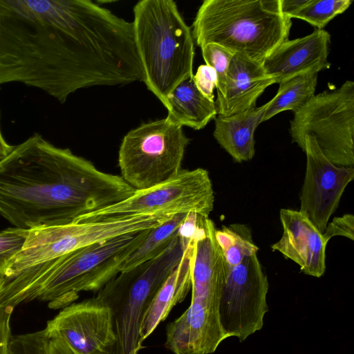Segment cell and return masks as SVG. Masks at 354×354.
Wrapping results in <instances>:
<instances>
[{
    "label": "cell",
    "instance_id": "obj_23",
    "mask_svg": "<svg viewBox=\"0 0 354 354\" xmlns=\"http://www.w3.org/2000/svg\"><path fill=\"white\" fill-rule=\"evenodd\" d=\"M188 214H174L163 223L152 228L143 243L124 262L120 272L129 270L163 253L180 234Z\"/></svg>",
    "mask_w": 354,
    "mask_h": 354
},
{
    "label": "cell",
    "instance_id": "obj_17",
    "mask_svg": "<svg viewBox=\"0 0 354 354\" xmlns=\"http://www.w3.org/2000/svg\"><path fill=\"white\" fill-rule=\"evenodd\" d=\"M283 227L281 239L271 245L286 258L299 266L306 274L322 277L326 270V248L328 242L317 227L300 212L281 209Z\"/></svg>",
    "mask_w": 354,
    "mask_h": 354
},
{
    "label": "cell",
    "instance_id": "obj_27",
    "mask_svg": "<svg viewBox=\"0 0 354 354\" xmlns=\"http://www.w3.org/2000/svg\"><path fill=\"white\" fill-rule=\"evenodd\" d=\"M28 229L8 227L0 231V268L22 248Z\"/></svg>",
    "mask_w": 354,
    "mask_h": 354
},
{
    "label": "cell",
    "instance_id": "obj_22",
    "mask_svg": "<svg viewBox=\"0 0 354 354\" xmlns=\"http://www.w3.org/2000/svg\"><path fill=\"white\" fill-rule=\"evenodd\" d=\"M317 73H308L281 82L276 95L268 102L262 122L280 112L300 109L314 95L317 84Z\"/></svg>",
    "mask_w": 354,
    "mask_h": 354
},
{
    "label": "cell",
    "instance_id": "obj_24",
    "mask_svg": "<svg viewBox=\"0 0 354 354\" xmlns=\"http://www.w3.org/2000/svg\"><path fill=\"white\" fill-rule=\"evenodd\" d=\"M215 237L228 268L239 264L245 258L257 254L259 248L254 243L250 228L245 224L234 223L216 230Z\"/></svg>",
    "mask_w": 354,
    "mask_h": 354
},
{
    "label": "cell",
    "instance_id": "obj_15",
    "mask_svg": "<svg viewBox=\"0 0 354 354\" xmlns=\"http://www.w3.org/2000/svg\"><path fill=\"white\" fill-rule=\"evenodd\" d=\"M330 44V34L324 29H316L306 36L284 41L261 64L274 84L308 73H318L330 66L328 60Z\"/></svg>",
    "mask_w": 354,
    "mask_h": 354
},
{
    "label": "cell",
    "instance_id": "obj_10",
    "mask_svg": "<svg viewBox=\"0 0 354 354\" xmlns=\"http://www.w3.org/2000/svg\"><path fill=\"white\" fill-rule=\"evenodd\" d=\"M214 193L208 171L203 168L182 169L170 179L155 186L135 190L129 198L84 214L73 221L91 222L135 214H190L209 217Z\"/></svg>",
    "mask_w": 354,
    "mask_h": 354
},
{
    "label": "cell",
    "instance_id": "obj_31",
    "mask_svg": "<svg viewBox=\"0 0 354 354\" xmlns=\"http://www.w3.org/2000/svg\"><path fill=\"white\" fill-rule=\"evenodd\" d=\"M310 0H279L281 13L291 19L308 3Z\"/></svg>",
    "mask_w": 354,
    "mask_h": 354
},
{
    "label": "cell",
    "instance_id": "obj_19",
    "mask_svg": "<svg viewBox=\"0 0 354 354\" xmlns=\"http://www.w3.org/2000/svg\"><path fill=\"white\" fill-rule=\"evenodd\" d=\"M193 247L192 236L178 265L167 278L145 310L139 328L142 343L168 317L171 309L185 299L190 290Z\"/></svg>",
    "mask_w": 354,
    "mask_h": 354
},
{
    "label": "cell",
    "instance_id": "obj_26",
    "mask_svg": "<svg viewBox=\"0 0 354 354\" xmlns=\"http://www.w3.org/2000/svg\"><path fill=\"white\" fill-rule=\"evenodd\" d=\"M201 48L205 64L213 68L216 73L217 97L221 96L224 93L226 76L234 53L215 44H205Z\"/></svg>",
    "mask_w": 354,
    "mask_h": 354
},
{
    "label": "cell",
    "instance_id": "obj_25",
    "mask_svg": "<svg viewBox=\"0 0 354 354\" xmlns=\"http://www.w3.org/2000/svg\"><path fill=\"white\" fill-rule=\"evenodd\" d=\"M351 3V0H310L294 18L322 30L333 18L347 10Z\"/></svg>",
    "mask_w": 354,
    "mask_h": 354
},
{
    "label": "cell",
    "instance_id": "obj_11",
    "mask_svg": "<svg viewBox=\"0 0 354 354\" xmlns=\"http://www.w3.org/2000/svg\"><path fill=\"white\" fill-rule=\"evenodd\" d=\"M267 275L257 256L228 268L219 305L220 322L226 338L240 342L261 330L268 310Z\"/></svg>",
    "mask_w": 354,
    "mask_h": 354
},
{
    "label": "cell",
    "instance_id": "obj_3",
    "mask_svg": "<svg viewBox=\"0 0 354 354\" xmlns=\"http://www.w3.org/2000/svg\"><path fill=\"white\" fill-rule=\"evenodd\" d=\"M151 230L87 245L1 279L0 308L38 300L59 309L74 303L81 292H98L120 273Z\"/></svg>",
    "mask_w": 354,
    "mask_h": 354
},
{
    "label": "cell",
    "instance_id": "obj_5",
    "mask_svg": "<svg viewBox=\"0 0 354 354\" xmlns=\"http://www.w3.org/2000/svg\"><path fill=\"white\" fill-rule=\"evenodd\" d=\"M291 25L279 0H205L192 33L200 47L215 44L262 62L288 39Z\"/></svg>",
    "mask_w": 354,
    "mask_h": 354
},
{
    "label": "cell",
    "instance_id": "obj_18",
    "mask_svg": "<svg viewBox=\"0 0 354 354\" xmlns=\"http://www.w3.org/2000/svg\"><path fill=\"white\" fill-rule=\"evenodd\" d=\"M273 84L261 62L234 53L226 76L224 93L215 102L217 115L229 116L255 107L258 97Z\"/></svg>",
    "mask_w": 354,
    "mask_h": 354
},
{
    "label": "cell",
    "instance_id": "obj_1",
    "mask_svg": "<svg viewBox=\"0 0 354 354\" xmlns=\"http://www.w3.org/2000/svg\"><path fill=\"white\" fill-rule=\"evenodd\" d=\"M125 53L118 17L88 0H0V85L21 83L60 103L109 86Z\"/></svg>",
    "mask_w": 354,
    "mask_h": 354
},
{
    "label": "cell",
    "instance_id": "obj_28",
    "mask_svg": "<svg viewBox=\"0 0 354 354\" xmlns=\"http://www.w3.org/2000/svg\"><path fill=\"white\" fill-rule=\"evenodd\" d=\"M193 80L197 89L206 98L214 101V90L217 86L218 78L216 71L213 68L202 64L198 66Z\"/></svg>",
    "mask_w": 354,
    "mask_h": 354
},
{
    "label": "cell",
    "instance_id": "obj_14",
    "mask_svg": "<svg viewBox=\"0 0 354 354\" xmlns=\"http://www.w3.org/2000/svg\"><path fill=\"white\" fill-rule=\"evenodd\" d=\"M225 339L219 308L191 300L187 310L167 325L165 346L174 354H211Z\"/></svg>",
    "mask_w": 354,
    "mask_h": 354
},
{
    "label": "cell",
    "instance_id": "obj_2",
    "mask_svg": "<svg viewBox=\"0 0 354 354\" xmlns=\"http://www.w3.org/2000/svg\"><path fill=\"white\" fill-rule=\"evenodd\" d=\"M134 192L121 176L37 133L0 160V214L19 228L68 223Z\"/></svg>",
    "mask_w": 354,
    "mask_h": 354
},
{
    "label": "cell",
    "instance_id": "obj_35",
    "mask_svg": "<svg viewBox=\"0 0 354 354\" xmlns=\"http://www.w3.org/2000/svg\"><path fill=\"white\" fill-rule=\"evenodd\" d=\"M3 158L2 155L0 154V160Z\"/></svg>",
    "mask_w": 354,
    "mask_h": 354
},
{
    "label": "cell",
    "instance_id": "obj_29",
    "mask_svg": "<svg viewBox=\"0 0 354 354\" xmlns=\"http://www.w3.org/2000/svg\"><path fill=\"white\" fill-rule=\"evenodd\" d=\"M323 237L328 242L333 236H341L353 241L354 239V216L352 214H346L335 217L330 223H328L324 232Z\"/></svg>",
    "mask_w": 354,
    "mask_h": 354
},
{
    "label": "cell",
    "instance_id": "obj_32",
    "mask_svg": "<svg viewBox=\"0 0 354 354\" xmlns=\"http://www.w3.org/2000/svg\"><path fill=\"white\" fill-rule=\"evenodd\" d=\"M46 354H73L71 350L60 340L48 339Z\"/></svg>",
    "mask_w": 354,
    "mask_h": 354
},
{
    "label": "cell",
    "instance_id": "obj_16",
    "mask_svg": "<svg viewBox=\"0 0 354 354\" xmlns=\"http://www.w3.org/2000/svg\"><path fill=\"white\" fill-rule=\"evenodd\" d=\"M216 227L209 217L200 216L193 234L192 300L220 305L228 267L215 237Z\"/></svg>",
    "mask_w": 354,
    "mask_h": 354
},
{
    "label": "cell",
    "instance_id": "obj_6",
    "mask_svg": "<svg viewBox=\"0 0 354 354\" xmlns=\"http://www.w3.org/2000/svg\"><path fill=\"white\" fill-rule=\"evenodd\" d=\"M171 216L163 213L135 214L28 229L21 250L0 268V279L87 245L152 229Z\"/></svg>",
    "mask_w": 354,
    "mask_h": 354
},
{
    "label": "cell",
    "instance_id": "obj_30",
    "mask_svg": "<svg viewBox=\"0 0 354 354\" xmlns=\"http://www.w3.org/2000/svg\"><path fill=\"white\" fill-rule=\"evenodd\" d=\"M13 310L11 307L0 308V354H8V346L12 336L10 323Z\"/></svg>",
    "mask_w": 354,
    "mask_h": 354
},
{
    "label": "cell",
    "instance_id": "obj_7",
    "mask_svg": "<svg viewBox=\"0 0 354 354\" xmlns=\"http://www.w3.org/2000/svg\"><path fill=\"white\" fill-rule=\"evenodd\" d=\"M189 239L180 233L158 257L120 272L97 292L111 310L117 343L125 354L140 350L142 317L169 275L178 265Z\"/></svg>",
    "mask_w": 354,
    "mask_h": 354
},
{
    "label": "cell",
    "instance_id": "obj_9",
    "mask_svg": "<svg viewBox=\"0 0 354 354\" xmlns=\"http://www.w3.org/2000/svg\"><path fill=\"white\" fill-rule=\"evenodd\" d=\"M190 140L183 127L167 118L129 131L118 151L121 177L135 190L147 189L177 175Z\"/></svg>",
    "mask_w": 354,
    "mask_h": 354
},
{
    "label": "cell",
    "instance_id": "obj_34",
    "mask_svg": "<svg viewBox=\"0 0 354 354\" xmlns=\"http://www.w3.org/2000/svg\"><path fill=\"white\" fill-rule=\"evenodd\" d=\"M139 350L132 351L129 354H138ZM102 354H125L118 343H116L114 346L111 347L107 351Z\"/></svg>",
    "mask_w": 354,
    "mask_h": 354
},
{
    "label": "cell",
    "instance_id": "obj_33",
    "mask_svg": "<svg viewBox=\"0 0 354 354\" xmlns=\"http://www.w3.org/2000/svg\"><path fill=\"white\" fill-rule=\"evenodd\" d=\"M14 146L8 144L3 136L0 124V154L3 157L8 155L13 149Z\"/></svg>",
    "mask_w": 354,
    "mask_h": 354
},
{
    "label": "cell",
    "instance_id": "obj_21",
    "mask_svg": "<svg viewBox=\"0 0 354 354\" xmlns=\"http://www.w3.org/2000/svg\"><path fill=\"white\" fill-rule=\"evenodd\" d=\"M171 122L199 130L217 116L215 101L197 89L193 76L180 82L168 95L164 104Z\"/></svg>",
    "mask_w": 354,
    "mask_h": 354
},
{
    "label": "cell",
    "instance_id": "obj_12",
    "mask_svg": "<svg viewBox=\"0 0 354 354\" xmlns=\"http://www.w3.org/2000/svg\"><path fill=\"white\" fill-rule=\"evenodd\" d=\"M44 330L73 354H102L118 341L111 310L95 296L62 308Z\"/></svg>",
    "mask_w": 354,
    "mask_h": 354
},
{
    "label": "cell",
    "instance_id": "obj_8",
    "mask_svg": "<svg viewBox=\"0 0 354 354\" xmlns=\"http://www.w3.org/2000/svg\"><path fill=\"white\" fill-rule=\"evenodd\" d=\"M290 133L304 151L305 140L313 138L323 154L335 165H354V82L314 95L294 113Z\"/></svg>",
    "mask_w": 354,
    "mask_h": 354
},
{
    "label": "cell",
    "instance_id": "obj_20",
    "mask_svg": "<svg viewBox=\"0 0 354 354\" xmlns=\"http://www.w3.org/2000/svg\"><path fill=\"white\" fill-rule=\"evenodd\" d=\"M268 102L229 116L217 115L214 137L236 162L250 160L255 154L254 132L261 123Z\"/></svg>",
    "mask_w": 354,
    "mask_h": 354
},
{
    "label": "cell",
    "instance_id": "obj_4",
    "mask_svg": "<svg viewBox=\"0 0 354 354\" xmlns=\"http://www.w3.org/2000/svg\"><path fill=\"white\" fill-rule=\"evenodd\" d=\"M133 12L143 82L163 104L180 82L194 75L192 33L172 0L139 1Z\"/></svg>",
    "mask_w": 354,
    "mask_h": 354
},
{
    "label": "cell",
    "instance_id": "obj_13",
    "mask_svg": "<svg viewBox=\"0 0 354 354\" xmlns=\"http://www.w3.org/2000/svg\"><path fill=\"white\" fill-rule=\"evenodd\" d=\"M304 152L306 168L299 212L323 234L345 188L353 179L354 168L333 164L312 137L306 138Z\"/></svg>",
    "mask_w": 354,
    "mask_h": 354
}]
</instances>
